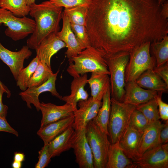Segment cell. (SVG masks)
Instances as JSON below:
<instances>
[{"label": "cell", "instance_id": "obj_8", "mask_svg": "<svg viewBox=\"0 0 168 168\" xmlns=\"http://www.w3.org/2000/svg\"><path fill=\"white\" fill-rule=\"evenodd\" d=\"M2 24L7 27L5 31L6 35L15 41L31 34L35 26L33 19L26 16L17 17L9 11L0 7V25Z\"/></svg>", "mask_w": 168, "mask_h": 168}, {"label": "cell", "instance_id": "obj_21", "mask_svg": "<svg viewBox=\"0 0 168 168\" xmlns=\"http://www.w3.org/2000/svg\"><path fill=\"white\" fill-rule=\"evenodd\" d=\"M142 134L129 124L119 141L124 154L133 161L137 158V150Z\"/></svg>", "mask_w": 168, "mask_h": 168}, {"label": "cell", "instance_id": "obj_30", "mask_svg": "<svg viewBox=\"0 0 168 168\" xmlns=\"http://www.w3.org/2000/svg\"><path fill=\"white\" fill-rule=\"evenodd\" d=\"M52 69L40 61L32 77L29 82L27 87H36L45 82L53 74Z\"/></svg>", "mask_w": 168, "mask_h": 168}, {"label": "cell", "instance_id": "obj_17", "mask_svg": "<svg viewBox=\"0 0 168 168\" xmlns=\"http://www.w3.org/2000/svg\"><path fill=\"white\" fill-rule=\"evenodd\" d=\"M63 26L62 30L57 33L59 38L66 44L67 49L65 54L68 60L77 56L85 49L78 42L72 31L70 24L65 14L63 11L62 15Z\"/></svg>", "mask_w": 168, "mask_h": 168}, {"label": "cell", "instance_id": "obj_25", "mask_svg": "<svg viewBox=\"0 0 168 168\" xmlns=\"http://www.w3.org/2000/svg\"><path fill=\"white\" fill-rule=\"evenodd\" d=\"M87 83L91 91V97L94 100L101 101L103 96L110 87L109 75L105 73L93 72Z\"/></svg>", "mask_w": 168, "mask_h": 168}, {"label": "cell", "instance_id": "obj_13", "mask_svg": "<svg viewBox=\"0 0 168 168\" xmlns=\"http://www.w3.org/2000/svg\"><path fill=\"white\" fill-rule=\"evenodd\" d=\"M72 148L80 168H94L93 156L86 137L85 129L75 131Z\"/></svg>", "mask_w": 168, "mask_h": 168}, {"label": "cell", "instance_id": "obj_24", "mask_svg": "<svg viewBox=\"0 0 168 168\" xmlns=\"http://www.w3.org/2000/svg\"><path fill=\"white\" fill-rule=\"evenodd\" d=\"M135 82L140 86L145 89L157 93L168 92V85L154 72L153 69L145 71Z\"/></svg>", "mask_w": 168, "mask_h": 168}, {"label": "cell", "instance_id": "obj_15", "mask_svg": "<svg viewBox=\"0 0 168 168\" xmlns=\"http://www.w3.org/2000/svg\"><path fill=\"white\" fill-rule=\"evenodd\" d=\"M40 110L42 114L40 127L74 114L72 105L66 103L57 105L50 103H40Z\"/></svg>", "mask_w": 168, "mask_h": 168}, {"label": "cell", "instance_id": "obj_41", "mask_svg": "<svg viewBox=\"0 0 168 168\" xmlns=\"http://www.w3.org/2000/svg\"><path fill=\"white\" fill-rule=\"evenodd\" d=\"M4 93H6V91L0 85V116L6 117L8 108L2 103V95Z\"/></svg>", "mask_w": 168, "mask_h": 168}, {"label": "cell", "instance_id": "obj_43", "mask_svg": "<svg viewBox=\"0 0 168 168\" xmlns=\"http://www.w3.org/2000/svg\"><path fill=\"white\" fill-rule=\"evenodd\" d=\"M25 155L24 153L21 152H16L14 153L13 160L22 162L24 161Z\"/></svg>", "mask_w": 168, "mask_h": 168}, {"label": "cell", "instance_id": "obj_32", "mask_svg": "<svg viewBox=\"0 0 168 168\" xmlns=\"http://www.w3.org/2000/svg\"><path fill=\"white\" fill-rule=\"evenodd\" d=\"M136 109L143 114L148 120L149 124L160 118L156 98L138 105Z\"/></svg>", "mask_w": 168, "mask_h": 168}, {"label": "cell", "instance_id": "obj_12", "mask_svg": "<svg viewBox=\"0 0 168 168\" xmlns=\"http://www.w3.org/2000/svg\"><path fill=\"white\" fill-rule=\"evenodd\" d=\"M30 49L26 45L23 46L18 51H12L0 43V59L9 67L16 80L20 72L24 68L25 60L32 55Z\"/></svg>", "mask_w": 168, "mask_h": 168}, {"label": "cell", "instance_id": "obj_6", "mask_svg": "<svg viewBox=\"0 0 168 168\" xmlns=\"http://www.w3.org/2000/svg\"><path fill=\"white\" fill-rule=\"evenodd\" d=\"M150 42L136 47L129 53V58L125 72L126 82L135 81L147 70L156 66V60L150 53Z\"/></svg>", "mask_w": 168, "mask_h": 168}, {"label": "cell", "instance_id": "obj_22", "mask_svg": "<svg viewBox=\"0 0 168 168\" xmlns=\"http://www.w3.org/2000/svg\"><path fill=\"white\" fill-rule=\"evenodd\" d=\"M137 168L120 147L119 141L111 143L108 151L106 168Z\"/></svg>", "mask_w": 168, "mask_h": 168}, {"label": "cell", "instance_id": "obj_35", "mask_svg": "<svg viewBox=\"0 0 168 168\" xmlns=\"http://www.w3.org/2000/svg\"><path fill=\"white\" fill-rule=\"evenodd\" d=\"M55 5L64 8L77 6L88 7L92 0H49Z\"/></svg>", "mask_w": 168, "mask_h": 168}, {"label": "cell", "instance_id": "obj_39", "mask_svg": "<svg viewBox=\"0 0 168 168\" xmlns=\"http://www.w3.org/2000/svg\"><path fill=\"white\" fill-rule=\"evenodd\" d=\"M0 132H4L12 134L16 137L19 136L17 131L8 124L6 117L0 116Z\"/></svg>", "mask_w": 168, "mask_h": 168}, {"label": "cell", "instance_id": "obj_45", "mask_svg": "<svg viewBox=\"0 0 168 168\" xmlns=\"http://www.w3.org/2000/svg\"><path fill=\"white\" fill-rule=\"evenodd\" d=\"M0 85L5 90L6 92L7 97L9 98L11 96L10 91L8 88L0 80Z\"/></svg>", "mask_w": 168, "mask_h": 168}, {"label": "cell", "instance_id": "obj_9", "mask_svg": "<svg viewBox=\"0 0 168 168\" xmlns=\"http://www.w3.org/2000/svg\"><path fill=\"white\" fill-rule=\"evenodd\" d=\"M133 161L137 168H168V143L160 144L147 151Z\"/></svg>", "mask_w": 168, "mask_h": 168}, {"label": "cell", "instance_id": "obj_28", "mask_svg": "<svg viewBox=\"0 0 168 168\" xmlns=\"http://www.w3.org/2000/svg\"><path fill=\"white\" fill-rule=\"evenodd\" d=\"M0 7L9 11L19 17L28 15L30 10L26 0H0Z\"/></svg>", "mask_w": 168, "mask_h": 168}, {"label": "cell", "instance_id": "obj_36", "mask_svg": "<svg viewBox=\"0 0 168 168\" xmlns=\"http://www.w3.org/2000/svg\"><path fill=\"white\" fill-rule=\"evenodd\" d=\"M38 161L35 165V168H44L47 167L52 158L50 154L48 143L44 145L39 151Z\"/></svg>", "mask_w": 168, "mask_h": 168}, {"label": "cell", "instance_id": "obj_42", "mask_svg": "<svg viewBox=\"0 0 168 168\" xmlns=\"http://www.w3.org/2000/svg\"><path fill=\"white\" fill-rule=\"evenodd\" d=\"M160 13L162 16L165 19L168 20V2L166 1L161 5Z\"/></svg>", "mask_w": 168, "mask_h": 168}, {"label": "cell", "instance_id": "obj_14", "mask_svg": "<svg viewBox=\"0 0 168 168\" xmlns=\"http://www.w3.org/2000/svg\"><path fill=\"white\" fill-rule=\"evenodd\" d=\"M56 33H52L47 36L35 49L36 56L40 61L51 69L50 62L53 56L66 47L65 44L59 38Z\"/></svg>", "mask_w": 168, "mask_h": 168}, {"label": "cell", "instance_id": "obj_38", "mask_svg": "<svg viewBox=\"0 0 168 168\" xmlns=\"http://www.w3.org/2000/svg\"><path fill=\"white\" fill-rule=\"evenodd\" d=\"M154 72L168 85V62L159 67L156 66L153 69Z\"/></svg>", "mask_w": 168, "mask_h": 168}, {"label": "cell", "instance_id": "obj_26", "mask_svg": "<svg viewBox=\"0 0 168 168\" xmlns=\"http://www.w3.org/2000/svg\"><path fill=\"white\" fill-rule=\"evenodd\" d=\"M110 87L102 98V104L96 116L92 119L100 129L109 136L108 126L111 110Z\"/></svg>", "mask_w": 168, "mask_h": 168}, {"label": "cell", "instance_id": "obj_29", "mask_svg": "<svg viewBox=\"0 0 168 168\" xmlns=\"http://www.w3.org/2000/svg\"><path fill=\"white\" fill-rule=\"evenodd\" d=\"M40 62L36 56L31 61L29 64L23 68L20 72L17 77L16 85L22 91L28 88V83L32 77Z\"/></svg>", "mask_w": 168, "mask_h": 168}, {"label": "cell", "instance_id": "obj_46", "mask_svg": "<svg viewBox=\"0 0 168 168\" xmlns=\"http://www.w3.org/2000/svg\"><path fill=\"white\" fill-rule=\"evenodd\" d=\"M35 0H26L28 5L30 7L35 4Z\"/></svg>", "mask_w": 168, "mask_h": 168}, {"label": "cell", "instance_id": "obj_18", "mask_svg": "<svg viewBox=\"0 0 168 168\" xmlns=\"http://www.w3.org/2000/svg\"><path fill=\"white\" fill-rule=\"evenodd\" d=\"M164 125L159 120L150 124L145 129L137 147L136 159L147 151L160 144V133Z\"/></svg>", "mask_w": 168, "mask_h": 168}, {"label": "cell", "instance_id": "obj_31", "mask_svg": "<svg viewBox=\"0 0 168 168\" xmlns=\"http://www.w3.org/2000/svg\"><path fill=\"white\" fill-rule=\"evenodd\" d=\"M88 11L87 7L77 6L64 8L63 12L70 23L86 26Z\"/></svg>", "mask_w": 168, "mask_h": 168}, {"label": "cell", "instance_id": "obj_7", "mask_svg": "<svg viewBox=\"0 0 168 168\" xmlns=\"http://www.w3.org/2000/svg\"><path fill=\"white\" fill-rule=\"evenodd\" d=\"M85 134L92 151L94 168H106L108 153L111 144L108 135L92 120L87 124Z\"/></svg>", "mask_w": 168, "mask_h": 168}, {"label": "cell", "instance_id": "obj_47", "mask_svg": "<svg viewBox=\"0 0 168 168\" xmlns=\"http://www.w3.org/2000/svg\"><path fill=\"white\" fill-rule=\"evenodd\" d=\"M158 3L159 5H161L166 1H167V0H157Z\"/></svg>", "mask_w": 168, "mask_h": 168}, {"label": "cell", "instance_id": "obj_20", "mask_svg": "<svg viewBox=\"0 0 168 168\" xmlns=\"http://www.w3.org/2000/svg\"><path fill=\"white\" fill-rule=\"evenodd\" d=\"M88 79L87 73L73 77L71 83L70 94L62 97V100L72 105L74 111L77 109V105L79 101L86 100L88 98V94L85 89Z\"/></svg>", "mask_w": 168, "mask_h": 168}, {"label": "cell", "instance_id": "obj_3", "mask_svg": "<svg viewBox=\"0 0 168 168\" xmlns=\"http://www.w3.org/2000/svg\"><path fill=\"white\" fill-rule=\"evenodd\" d=\"M68 61L69 66L67 70L73 77L89 72L110 75L105 59L92 47L86 48Z\"/></svg>", "mask_w": 168, "mask_h": 168}, {"label": "cell", "instance_id": "obj_19", "mask_svg": "<svg viewBox=\"0 0 168 168\" xmlns=\"http://www.w3.org/2000/svg\"><path fill=\"white\" fill-rule=\"evenodd\" d=\"M74 120V114L40 127L37 134L43 141L44 144H48L68 128L72 126Z\"/></svg>", "mask_w": 168, "mask_h": 168}, {"label": "cell", "instance_id": "obj_2", "mask_svg": "<svg viewBox=\"0 0 168 168\" xmlns=\"http://www.w3.org/2000/svg\"><path fill=\"white\" fill-rule=\"evenodd\" d=\"M63 8L49 0L30 6L29 14L34 18L35 26L26 41L27 45L30 49H35L44 38L59 31Z\"/></svg>", "mask_w": 168, "mask_h": 168}, {"label": "cell", "instance_id": "obj_1", "mask_svg": "<svg viewBox=\"0 0 168 168\" xmlns=\"http://www.w3.org/2000/svg\"><path fill=\"white\" fill-rule=\"evenodd\" d=\"M157 0H92L86 27L91 47L104 58L130 53L168 33Z\"/></svg>", "mask_w": 168, "mask_h": 168}, {"label": "cell", "instance_id": "obj_33", "mask_svg": "<svg viewBox=\"0 0 168 168\" xmlns=\"http://www.w3.org/2000/svg\"><path fill=\"white\" fill-rule=\"evenodd\" d=\"M129 124L142 133L149 123L143 114L136 108L131 114Z\"/></svg>", "mask_w": 168, "mask_h": 168}, {"label": "cell", "instance_id": "obj_37", "mask_svg": "<svg viewBox=\"0 0 168 168\" xmlns=\"http://www.w3.org/2000/svg\"><path fill=\"white\" fill-rule=\"evenodd\" d=\"M161 92L158 93L156 98L158 107L160 118L165 120H168V104L163 102L161 99Z\"/></svg>", "mask_w": 168, "mask_h": 168}, {"label": "cell", "instance_id": "obj_34", "mask_svg": "<svg viewBox=\"0 0 168 168\" xmlns=\"http://www.w3.org/2000/svg\"><path fill=\"white\" fill-rule=\"evenodd\" d=\"M70 24L71 29L80 44L85 49L91 47L86 26Z\"/></svg>", "mask_w": 168, "mask_h": 168}, {"label": "cell", "instance_id": "obj_10", "mask_svg": "<svg viewBox=\"0 0 168 168\" xmlns=\"http://www.w3.org/2000/svg\"><path fill=\"white\" fill-rule=\"evenodd\" d=\"M59 72V70H58L41 85L36 87L28 88L25 91L19 93L22 99L26 103L29 108H31V105L32 104L37 111L40 110V102L39 97L40 95L43 92H49L53 96L62 100V97L57 91L55 86L57 76Z\"/></svg>", "mask_w": 168, "mask_h": 168}, {"label": "cell", "instance_id": "obj_16", "mask_svg": "<svg viewBox=\"0 0 168 168\" xmlns=\"http://www.w3.org/2000/svg\"><path fill=\"white\" fill-rule=\"evenodd\" d=\"M123 102L136 106L156 98L157 92L144 89L135 81L126 82Z\"/></svg>", "mask_w": 168, "mask_h": 168}, {"label": "cell", "instance_id": "obj_27", "mask_svg": "<svg viewBox=\"0 0 168 168\" xmlns=\"http://www.w3.org/2000/svg\"><path fill=\"white\" fill-rule=\"evenodd\" d=\"M153 56L156 61V67L161 66L168 61V36H165L161 40L151 43Z\"/></svg>", "mask_w": 168, "mask_h": 168}, {"label": "cell", "instance_id": "obj_5", "mask_svg": "<svg viewBox=\"0 0 168 168\" xmlns=\"http://www.w3.org/2000/svg\"><path fill=\"white\" fill-rule=\"evenodd\" d=\"M111 110L108 126L111 143L119 141L129 125L131 114L136 106L111 98Z\"/></svg>", "mask_w": 168, "mask_h": 168}, {"label": "cell", "instance_id": "obj_23", "mask_svg": "<svg viewBox=\"0 0 168 168\" xmlns=\"http://www.w3.org/2000/svg\"><path fill=\"white\" fill-rule=\"evenodd\" d=\"M75 130L72 126L55 138L48 143L49 149L52 157L59 156L72 148Z\"/></svg>", "mask_w": 168, "mask_h": 168}, {"label": "cell", "instance_id": "obj_11", "mask_svg": "<svg viewBox=\"0 0 168 168\" xmlns=\"http://www.w3.org/2000/svg\"><path fill=\"white\" fill-rule=\"evenodd\" d=\"M78 103L79 109L74 112V120L72 127L75 131L85 129L88 123L97 115L102 102L94 100L91 97Z\"/></svg>", "mask_w": 168, "mask_h": 168}, {"label": "cell", "instance_id": "obj_44", "mask_svg": "<svg viewBox=\"0 0 168 168\" xmlns=\"http://www.w3.org/2000/svg\"><path fill=\"white\" fill-rule=\"evenodd\" d=\"M22 166V162L13 160L12 166L13 168H21Z\"/></svg>", "mask_w": 168, "mask_h": 168}, {"label": "cell", "instance_id": "obj_4", "mask_svg": "<svg viewBox=\"0 0 168 168\" xmlns=\"http://www.w3.org/2000/svg\"><path fill=\"white\" fill-rule=\"evenodd\" d=\"M129 53H122L104 58L110 72V95L123 102L125 91V72L129 61Z\"/></svg>", "mask_w": 168, "mask_h": 168}, {"label": "cell", "instance_id": "obj_40", "mask_svg": "<svg viewBox=\"0 0 168 168\" xmlns=\"http://www.w3.org/2000/svg\"><path fill=\"white\" fill-rule=\"evenodd\" d=\"M168 142V121L166 120V123L161 130L159 135V143H167Z\"/></svg>", "mask_w": 168, "mask_h": 168}]
</instances>
